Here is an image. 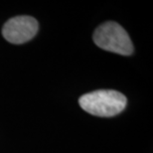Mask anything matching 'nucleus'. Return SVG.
I'll return each instance as SVG.
<instances>
[{
    "mask_svg": "<svg viewBox=\"0 0 153 153\" xmlns=\"http://www.w3.org/2000/svg\"><path fill=\"white\" fill-rule=\"evenodd\" d=\"M38 32V22L31 16H17L4 24L2 34L12 44H23L31 40Z\"/></svg>",
    "mask_w": 153,
    "mask_h": 153,
    "instance_id": "3",
    "label": "nucleus"
},
{
    "mask_svg": "<svg viewBox=\"0 0 153 153\" xmlns=\"http://www.w3.org/2000/svg\"><path fill=\"white\" fill-rule=\"evenodd\" d=\"M93 38L97 47L105 51L122 56H129L133 53V45L127 32L119 24L112 21L97 27Z\"/></svg>",
    "mask_w": 153,
    "mask_h": 153,
    "instance_id": "2",
    "label": "nucleus"
},
{
    "mask_svg": "<svg viewBox=\"0 0 153 153\" xmlns=\"http://www.w3.org/2000/svg\"><path fill=\"white\" fill-rule=\"evenodd\" d=\"M79 102L81 108L88 114L109 117L120 114L126 106L127 100L119 91L100 90L82 96Z\"/></svg>",
    "mask_w": 153,
    "mask_h": 153,
    "instance_id": "1",
    "label": "nucleus"
}]
</instances>
